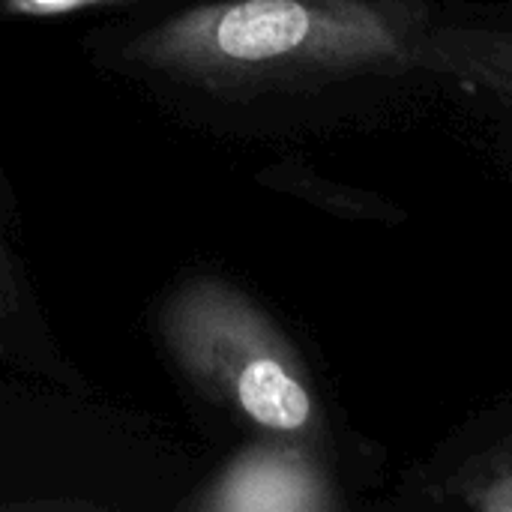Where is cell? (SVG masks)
<instances>
[{
    "mask_svg": "<svg viewBox=\"0 0 512 512\" xmlns=\"http://www.w3.org/2000/svg\"><path fill=\"white\" fill-rule=\"evenodd\" d=\"M423 0H219L135 39L138 63L225 87H306L417 69Z\"/></svg>",
    "mask_w": 512,
    "mask_h": 512,
    "instance_id": "6da1fadb",
    "label": "cell"
},
{
    "mask_svg": "<svg viewBox=\"0 0 512 512\" xmlns=\"http://www.w3.org/2000/svg\"><path fill=\"white\" fill-rule=\"evenodd\" d=\"M162 330L180 366L270 438L321 447L324 411L282 330L228 282L189 279L165 306Z\"/></svg>",
    "mask_w": 512,
    "mask_h": 512,
    "instance_id": "7a4b0ae2",
    "label": "cell"
},
{
    "mask_svg": "<svg viewBox=\"0 0 512 512\" xmlns=\"http://www.w3.org/2000/svg\"><path fill=\"white\" fill-rule=\"evenodd\" d=\"M204 507L222 512H324L339 507V501L312 447L270 438L231 462Z\"/></svg>",
    "mask_w": 512,
    "mask_h": 512,
    "instance_id": "3957f363",
    "label": "cell"
},
{
    "mask_svg": "<svg viewBox=\"0 0 512 512\" xmlns=\"http://www.w3.org/2000/svg\"><path fill=\"white\" fill-rule=\"evenodd\" d=\"M417 69L489 90L512 105V27H435L423 33Z\"/></svg>",
    "mask_w": 512,
    "mask_h": 512,
    "instance_id": "277c9868",
    "label": "cell"
},
{
    "mask_svg": "<svg viewBox=\"0 0 512 512\" xmlns=\"http://www.w3.org/2000/svg\"><path fill=\"white\" fill-rule=\"evenodd\" d=\"M450 495L471 510L512 512V456L486 453L450 483Z\"/></svg>",
    "mask_w": 512,
    "mask_h": 512,
    "instance_id": "5b68a950",
    "label": "cell"
},
{
    "mask_svg": "<svg viewBox=\"0 0 512 512\" xmlns=\"http://www.w3.org/2000/svg\"><path fill=\"white\" fill-rule=\"evenodd\" d=\"M105 3H123V0H3L6 12L15 15H60V12L105 6Z\"/></svg>",
    "mask_w": 512,
    "mask_h": 512,
    "instance_id": "8992f818",
    "label": "cell"
},
{
    "mask_svg": "<svg viewBox=\"0 0 512 512\" xmlns=\"http://www.w3.org/2000/svg\"><path fill=\"white\" fill-rule=\"evenodd\" d=\"M15 306L12 300V285H9V270H6V261H3V252H0V312H9Z\"/></svg>",
    "mask_w": 512,
    "mask_h": 512,
    "instance_id": "52a82bcc",
    "label": "cell"
},
{
    "mask_svg": "<svg viewBox=\"0 0 512 512\" xmlns=\"http://www.w3.org/2000/svg\"><path fill=\"white\" fill-rule=\"evenodd\" d=\"M489 456H512V435L510 438H504V444H501L498 450H489Z\"/></svg>",
    "mask_w": 512,
    "mask_h": 512,
    "instance_id": "ba28073f",
    "label": "cell"
}]
</instances>
